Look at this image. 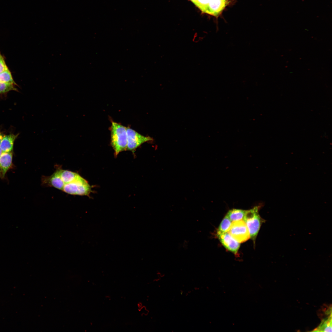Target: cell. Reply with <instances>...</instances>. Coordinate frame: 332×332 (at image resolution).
I'll return each instance as SVG.
<instances>
[{
    "mask_svg": "<svg viewBox=\"0 0 332 332\" xmlns=\"http://www.w3.org/2000/svg\"><path fill=\"white\" fill-rule=\"evenodd\" d=\"M111 123V144L114 150L115 155L117 156L120 152L127 150V127L113 121Z\"/></svg>",
    "mask_w": 332,
    "mask_h": 332,
    "instance_id": "6da1fadb",
    "label": "cell"
},
{
    "mask_svg": "<svg viewBox=\"0 0 332 332\" xmlns=\"http://www.w3.org/2000/svg\"><path fill=\"white\" fill-rule=\"evenodd\" d=\"M259 210V207L256 206L246 210L243 219L248 228L250 237L253 241L254 244L261 224L265 221L260 216Z\"/></svg>",
    "mask_w": 332,
    "mask_h": 332,
    "instance_id": "7a4b0ae2",
    "label": "cell"
},
{
    "mask_svg": "<svg viewBox=\"0 0 332 332\" xmlns=\"http://www.w3.org/2000/svg\"><path fill=\"white\" fill-rule=\"evenodd\" d=\"M91 188L88 182L79 175L74 180L65 184L61 191L71 195L89 196Z\"/></svg>",
    "mask_w": 332,
    "mask_h": 332,
    "instance_id": "3957f363",
    "label": "cell"
},
{
    "mask_svg": "<svg viewBox=\"0 0 332 332\" xmlns=\"http://www.w3.org/2000/svg\"><path fill=\"white\" fill-rule=\"evenodd\" d=\"M227 232L239 243L244 242L250 238L248 228L243 220L232 222Z\"/></svg>",
    "mask_w": 332,
    "mask_h": 332,
    "instance_id": "277c9868",
    "label": "cell"
},
{
    "mask_svg": "<svg viewBox=\"0 0 332 332\" xmlns=\"http://www.w3.org/2000/svg\"><path fill=\"white\" fill-rule=\"evenodd\" d=\"M126 130L127 137V150L134 151L143 144L152 140V137L142 135L129 127H127Z\"/></svg>",
    "mask_w": 332,
    "mask_h": 332,
    "instance_id": "5b68a950",
    "label": "cell"
},
{
    "mask_svg": "<svg viewBox=\"0 0 332 332\" xmlns=\"http://www.w3.org/2000/svg\"><path fill=\"white\" fill-rule=\"evenodd\" d=\"M217 236L226 249L235 255L237 254L240 246V243L236 240L228 232L217 233Z\"/></svg>",
    "mask_w": 332,
    "mask_h": 332,
    "instance_id": "8992f818",
    "label": "cell"
},
{
    "mask_svg": "<svg viewBox=\"0 0 332 332\" xmlns=\"http://www.w3.org/2000/svg\"><path fill=\"white\" fill-rule=\"evenodd\" d=\"M228 3V0H210L204 13L218 16Z\"/></svg>",
    "mask_w": 332,
    "mask_h": 332,
    "instance_id": "52a82bcc",
    "label": "cell"
},
{
    "mask_svg": "<svg viewBox=\"0 0 332 332\" xmlns=\"http://www.w3.org/2000/svg\"><path fill=\"white\" fill-rule=\"evenodd\" d=\"M12 152H2L0 157V177L3 178L7 171L12 165Z\"/></svg>",
    "mask_w": 332,
    "mask_h": 332,
    "instance_id": "ba28073f",
    "label": "cell"
},
{
    "mask_svg": "<svg viewBox=\"0 0 332 332\" xmlns=\"http://www.w3.org/2000/svg\"><path fill=\"white\" fill-rule=\"evenodd\" d=\"M18 136V134L11 133L4 135L0 142V148L2 152H12L13 149L14 141Z\"/></svg>",
    "mask_w": 332,
    "mask_h": 332,
    "instance_id": "9c48e42d",
    "label": "cell"
},
{
    "mask_svg": "<svg viewBox=\"0 0 332 332\" xmlns=\"http://www.w3.org/2000/svg\"><path fill=\"white\" fill-rule=\"evenodd\" d=\"M332 313L322 319L319 326L312 330L314 332L332 331Z\"/></svg>",
    "mask_w": 332,
    "mask_h": 332,
    "instance_id": "30bf717a",
    "label": "cell"
},
{
    "mask_svg": "<svg viewBox=\"0 0 332 332\" xmlns=\"http://www.w3.org/2000/svg\"><path fill=\"white\" fill-rule=\"evenodd\" d=\"M246 210L233 209L228 211L227 215L231 221L243 220Z\"/></svg>",
    "mask_w": 332,
    "mask_h": 332,
    "instance_id": "8fae6325",
    "label": "cell"
},
{
    "mask_svg": "<svg viewBox=\"0 0 332 332\" xmlns=\"http://www.w3.org/2000/svg\"><path fill=\"white\" fill-rule=\"evenodd\" d=\"M0 82L10 83L17 85L8 68L0 73Z\"/></svg>",
    "mask_w": 332,
    "mask_h": 332,
    "instance_id": "7c38bea8",
    "label": "cell"
},
{
    "mask_svg": "<svg viewBox=\"0 0 332 332\" xmlns=\"http://www.w3.org/2000/svg\"><path fill=\"white\" fill-rule=\"evenodd\" d=\"M231 223V221L226 215L219 225L217 233H224L227 232Z\"/></svg>",
    "mask_w": 332,
    "mask_h": 332,
    "instance_id": "4fadbf2b",
    "label": "cell"
},
{
    "mask_svg": "<svg viewBox=\"0 0 332 332\" xmlns=\"http://www.w3.org/2000/svg\"><path fill=\"white\" fill-rule=\"evenodd\" d=\"M15 85L12 84L0 82V93H4L11 91H18Z\"/></svg>",
    "mask_w": 332,
    "mask_h": 332,
    "instance_id": "5bb4252c",
    "label": "cell"
},
{
    "mask_svg": "<svg viewBox=\"0 0 332 332\" xmlns=\"http://www.w3.org/2000/svg\"><path fill=\"white\" fill-rule=\"evenodd\" d=\"M210 0H196L194 3L202 11L204 12Z\"/></svg>",
    "mask_w": 332,
    "mask_h": 332,
    "instance_id": "9a60e30c",
    "label": "cell"
},
{
    "mask_svg": "<svg viewBox=\"0 0 332 332\" xmlns=\"http://www.w3.org/2000/svg\"><path fill=\"white\" fill-rule=\"evenodd\" d=\"M8 69L4 58L0 52V73Z\"/></svg>",
    "mask_w": 332,
    "mask_h": 332,
    "instance_id": "2e32d148",
    "label": "cell"
},
{
    "mask_svg": "<svg viewBox=\"0 0 332 332\" xmlns=\"http://www.w3.org/2000/svg\"><path fill=\"white\" fill-rule=\"evenodd\" d=\"M4 136V134L0 131V142Z\"/></svg>",
    "mask_w": 332,
    "mask_h": 332,
    "instance_id": "e0dca14e",
    "label": "cell"
},
{
    "mask_svg": "<svg viewBox=\"0 0 332 332\" xmlns=\"http://www.w3.org/2000/svg\"><path fill=\"white\" fill-rule=\"evenodd\" d=\"M2 152V150L1 148H0V157L1 155Z\"/></svg>",
    "mask_w": 332,
    "mask_h": 332,
    "instance_id": "ac0fdd59",
    "label": "cell"
},
{
    "mask_svg": "<svg viewBox=\"0 0 332 332\" xmlns=\"http://www.w3.org/2000/svg\"><path fill=\"white\" fill-rule=\"evenodd\" d=\"M193 3L196 1V0H191Z\"/></svg>",
    "mask_w": 332,
    "mask_h": 332,
    "instance_id": "d6986e66",
    "label": "cell"
}]
</instances>
